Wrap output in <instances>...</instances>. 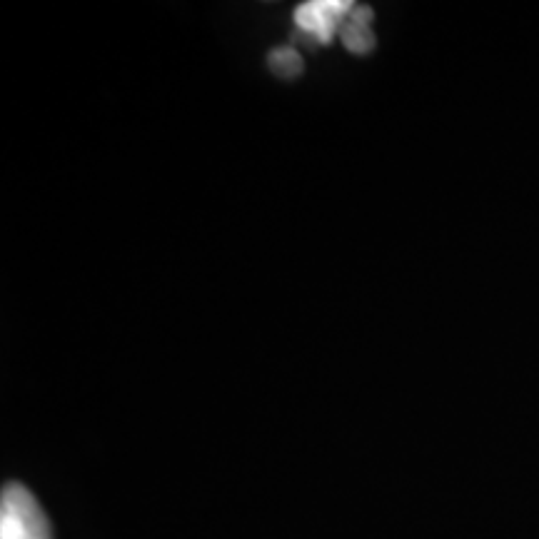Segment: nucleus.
Wrapping results in <instances>:
<instances>
[{
	"instance_id": "nucleus-3",
	"label": "nucleus",
	"mask_w": 539,
	"mask_h": 539,
	"mask_svg": "<svg viewBox=\"0 0 539 539\" xmlns=\"http://www.w3.org/2000/svg\"><path fill=\"white\" fill-rule=\"evenodd\" d=\"M340 35H342V43H345V48L350 50V53H357V55L372 53L377 45L375 33H372L370 25L355 23V20H350V18H347V23L342 25Z\"/></svg>"
},
{
	"instance_id": "nucleus-1",
	"label": "nucleus",
	"mask_w": 539,
	"mask_h": 539,
	"mask_svg": "<svg viewBox=\"0 0 539 539\" xmlns=\"http://www.w3.org/2000/svg\"><path fill=\"white\" fill-rule=\"evenodd\" d=\"M0 539H53L50 522L28 487L10 482L0 497Z\"/></svg>"
},
{
	"instance_id": "nucleus-4",
	"label": "nucleus",
	"mask_w": 539,
	"mask_h": 539,
	"mask_svg": "<svg viewBox=\"0 0 539 539\" xmlns=\"http://www.w3.org/2000/svg\"><path fill=\"white\" fill-rule=\"evenodd\" d=\"M268 65L277 78L292 80L302 75V58L295 48H275L270 50Z\"/></svg>"
},
{
	"instance_id": "nucleus-2",
	"label": "nucleus",
	"mask_w": 539,
	"mask_h": 539,
	"mask_svg": "<svg viewBox=\"0 0 539 539\" xmlns=\"http://www.w3.org/2000/svg\"><path fill=\"white\" fill-rule=\"evenodd\" d=\"M355 3L350 0H307L295 8V25L315 43H332L337 30L350 18Z\"/></svg>"
}]
</instances>
